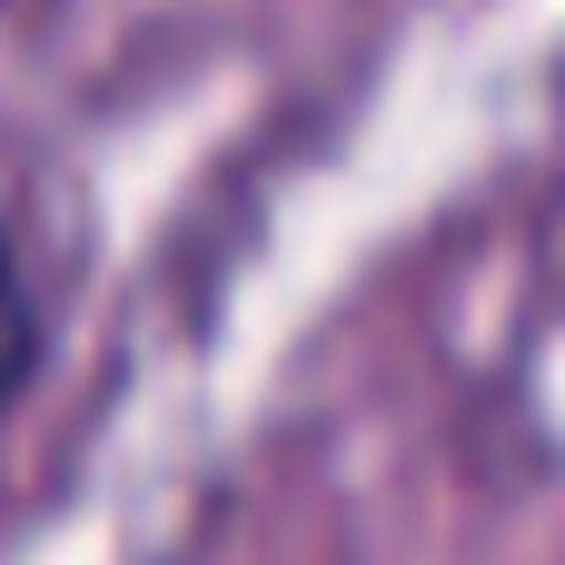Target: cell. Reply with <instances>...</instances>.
<instances>
[{"label": "cell", "instance_id": "7a4b0ae2", "mask_svg": "<svg viewBox=\"0 0 565 565\" xmlns=\"http://www.w3.org/2000/svg\"><path fill=\"white\" fill-rule=\"evenodd\" d=\"M0 10H30V0H0Z\"/></svg>", "mask_w": 565, "mask_h": 565}, {"label": "cell", "instance_id": "6da1fadb", "mask_svg": "<svg viewBox=\"0 0 565 565\" xmlns=\"http://www.w3.org/2000/svg\"><path fill=\"white\" fill-rule=\"evenodd\" d=\"M50 377V298L30 278V248H20V218L0 199V417Z\"/></svg>", "mask_w": 565, "mask_h": 565}]
</instances>
